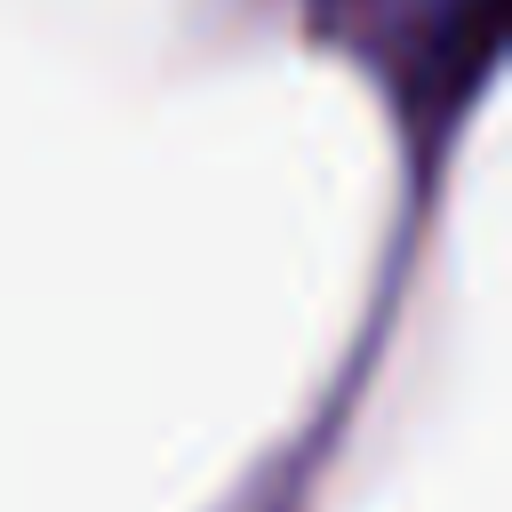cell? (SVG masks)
I'll list each match as a JSON object with an SVG mask.
<instances>
[{
    "label": "cell",
    "mask_w": 512,
    "mask_h": 512,
    "mask_svg": "<svg viewBox=\"0 0 512 512\" xmlns=\"http://www.w3.org/2000/svg\"><path fill=\"white\" fill-rule=\"evenodd\" d=\"M328 24L400 88L408 120H456L488 80L504 0H320Z\"/></svg>",
    "instance_id": "obj_1"
}]
</instances>
